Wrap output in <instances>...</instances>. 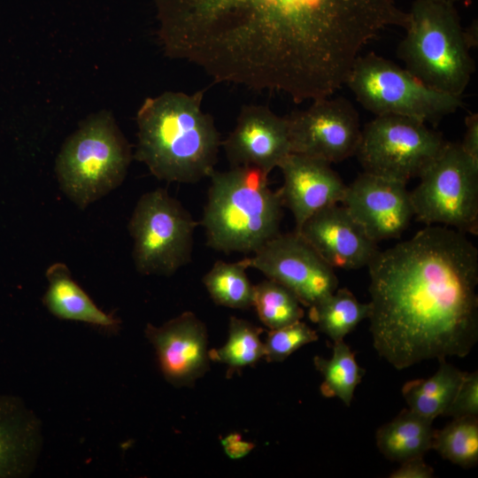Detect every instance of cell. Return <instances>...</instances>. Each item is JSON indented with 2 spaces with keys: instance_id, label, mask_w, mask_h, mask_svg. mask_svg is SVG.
I'll return each mask as SVG.
<instances>
[{
  "instance_id": "cell-1",
  "label": "cell",
  "mask_w": 478,
  "mask_h": 478,
  "mask_svg": "<svg viewBox=\"0 0 478 478\" xmlns=\"http://www.w3.org/2000/svg\"><path fill=\"white\" fill-rule=\"evenodd\" d=\"M166 56L216 82L294 102L338 90L377 35L382 0H155Z\"/></svg>"
},
{
  "instance_id": "cell-2",
  "label": "cell",
  "mask_w": 478,
  "mask_h": 478,
  "mask_svg": "<svg viewBox=\"0 0 478 478\" xmlns=\"http://www.w3.org/2000/svg\"><path fill=\"white\" fill-rule=\"evenodd\" d=\"M368 320L378 355L397 370L467 356L478 341V250L431 225L367 266Z\"/></svg>"
},
{
  "instance_id": "cell-3",
  "label": "cell",
  "mask_w": 478,
  "mask_h": 478,
  "mask_svg": "<svg viewBox=\"0 0 478 478\" xmlns=\"http://www.w3.org/2000/svg\"><path fill=\"white\" fill-rule=\"evenodd\" d=\"M203 96V91H166L139 108L135 158L158 179L195 183L215 170L222 141L202 109Z\"/></svg>"
},
{
  "instance_id": "cell-4",
  "label": "cell",
  "mask_w": 478,
  "mask_h": 478,
  "mask_svg": "<svg viewBox=\"0 0 478 478\" xmlns=\"http://www.w3.org/2000/svg\"><path fill=\"white\" fill-rule=\"evenodd\" d=\"M268 175L252 166L212 172L201 220L209 247L253 253L280 233L283 205Z\"/></svg>"
},
{
  "instance_id": "cell-5",
  "label": "cell",
  "mask_w": 478,
  "mask_h": 478,
  "mask_svg": "<svg viewBox=\"0 0 478 478\" xmlns=\"http://www.w3.org/2000/svg\"><path fill=\"white\" fill-rule=\"evenodd\" d=\"M397 47L405 68L425 85L462 96L475 70L473 46L454 4L415 0Z\"/></svg>"
},
{
  "instance_id": "cell-6",
  "label": "cell",
  "mask_w": 478,
  "mask_h": 478,
  "mask_svg": "<svg viewBox=\"0 0 478 478\" xmlns=\"http://www.w3.org/2000/svg\"><path fill=\"white\" fill-rule=\"evenodd\" d=\"M131 161L127 141L112 113L86 118L64 143L55 164L61 190L80 209L118 188Z\"/></svg>"
},
{
  "instance_id": "cell-7",
  "label": "cell",
  "mask_w": 478,
  "mask_h": 478,
  "mask_svg": "<svg viewBox=\"0 0 478 478\" xmlns=\"http://www.w3.org/2000/svg\"><path fill=\"white\" fill-rule=\"evenodd\" d=\"M344 85L375 116L398 115L436 126L463 104L461 96L425 85L405 67L374 52L357 57Z\"/></svg>"
},
{
  "instance_id": "cell-8",
  "label": "cell",
  "mask_w": 478,
  "mask_h": 478,
  "mask_svg": "<svg viewBox=\"0 0 478 478\" xmlns=\"http://www.w3.org/2000/svg\"><path fill=\"white\" fill-rule=\"evenodd\" d=\"M197 224L165 189L143 194L128 222L136 270L144 275L170 276L189 264Z\"/></svg>"
},
{
  "instance_id": "cell-9",
  "label": "cell",
  "mask_w": 478,
  "mask_h": 478,
  "mask_svg": "<svg viewBox=\"0 0 478 478\" xmlns=\"http://www.w3.org/2000/svg\"><path fill=\"white\" fill-rule=\"evenodd\" d=\"M410 192L416 220L464 234L478 233V163L447 142Z\"/></svg>"
},
{
  "instance_id": "cell-10",
  "label": "cell",
  "mask_w": 478,
  "mask_h": 478,
  "mask_svg": "<svg viewBox=\"0 0 478 478\" xmlns=\"http://www.w3.org/2000/svg\"><path fill=\"white\" fill-rule=\"evenodd\" d=\"M445 143L424 122L379 115L361 130L355 155L364 172L406 183L420 175Z\"/></svg>"
},
{
  "instance_id": "cell-11",
  "label": "cell",
  "mask_w": 478,
  "mask_h": 478,
  "mask_svg": "<svg viewBox=\"0 0 478 478\" xmlns=\"http://www.w3.org/2000/svg\"><path fill=\"white\" fill-rule=\"evenodd\" d=\"M291 153L329 164L355 155L361 128L358 113L345 97H322L286 116Z\"/></svg>"
},
{
  "instance_id": "cell-12",
  "label": "cell",
  "mask_w": 478,
  "mask_h": 478,
  "mask_svg": "<svg viewBox=\"0 0 478 478\" xmlns=\"http://www.w3.org/2000/svg\"><path fill=\"white\" fill-rule=\"evenodd\" d=\"M249 263L308 307L338 288L334 268L296 231L277 234L253 252Z\"/></svg>"
},
{
  "instance_id": "cell-13",
  "label": "cell",
  "mask_w": 478,
  "mask_h": 478,
  "mask_svg": "<svg viewBox=\"0 0 478 478\" xmlns=\"http://www.w3.org/2000/svg\"><path fill=\"white\" fill-rule=\"evenodd\" d=\"M341 204L375 243L399 237L414 217L406 183L366 172L347 186Z\"/></svg>"
},
{
  "instance_id": "cell-14",
  "label": "cell",
  "mask_w": 478,
  "mask_h": 478,
  "mask_svg": "<svg viewBox=\"0 0 478 478\" xmlns=\"http://www.w3.org/2000/svg\"><path fill=\"white\" fill-rule=\"evenodd\" d=\"M144 334L173 386L192 387L209 370L207 329L193 312H184L160 326L147 324Z\"/></svg>"
},
{
  "instance_id": "cell-15",
  "label": "cell",
  "mask_w": 478,
  "mask_h": 478,
  "mask_svg": "<svg viewBox=\"0 0 478 478\" xmlns=\"http://www.w3.org/2000/svg\"><path fill=\"white\" fill-rule=\"evenodd\" d=\"M221 146L231 166H252L269 174L291 153L287 118L264 105H244Z\"/></svg>"
},
{
  "instance_id": "cell-16",
  "label": "cell",
  "mask_w": 478,
  "mask_h": 478,
  "mask_svg": "<svg viewBox=\"0 0 478 478\" xmlns=\"http://www.w3.org/2000/svg\"><path fill=\"white\" fill-rule=\"evenodd\" d=\"M295 231L332 268L353 270L367 266L379 252L377 243L343 204L319 211Z\"/></svg>"
},
{
  "instance_id": "cell-17",
  "label": "cell",
  "mask_w": 478,
  "mask_h": 478,
  "mask_svg": "<svg viewBox=\"0 0 478 478\" xmlns=\"http://www.w3.org/2000/svg\"><path fill=\"white\" fill-rule=\"evenodd\" d=\"M278 168L283 176L279 193L282 205L293 214L295 230L319 211L342 203L347 185L331 164L290 153Z\"/></svg>"
},
{
  "instance_id": "cell-18",
  "label": "cell",
  "mask_w": 478,
  "mask_h": 478,
  "mask_svg": "<svg viewBox=\"0 0 478 478\" xmlns=\"http://www.w3.org/2000/svg\"><path fill=\"white\" fill-rule=\"evenodd\" d=\"M42 445V425L36 413L21 397L0 394V478L30 476Z\"/></svg>"
},
{
  "instance_id": "cell-19",
  "label": "cell",
  "mask_w": 478,
  "mask_h": 478,
  "mask_svg": "<svg viewBox=\"0 0 478 478\" xmlns=\"http://www.w3.org/2000/svg\"><path fill=\"white\" fill-rule=\"evenodd\" d=\"M45 277L48 287L42 303L53 316L107 329H116L119 327V320L98 308L73 279L66 264H52L46 270Z\"/></svg>"
},
{
  "instance_id": "cell-20",
  "label": "cell",
  "mask_w": 478,
  "mask_h": 478,
  "mask_svg": "<svg viewBox=\"0 0 478 478\" xmlns=\"http://www.w3.org/2000/svg\"><path fill=\"white\" fill-rule=\"evenodd\" d=\"M435 432L432 420L405 409L377 429L375 441L387 459L401 463L424 457L432 449Z\"/></svg>"
},
{
  "instance_id": "cell-21",
  "label": "cell",
  "mask_w": 478,
  "mask_h": 478,
  "mask_svg": "<svg viewBox=\"0 0 478 478\" xmlns=\"http://www.w3.org/2000/svg\"><path fill=\"white\" fill-rule=\"evenodd\" d=\"M464 374L445 359L439 360L438 369L433 375L403 385L401 391L408 409L432 420L444 415Z\"/></svg>"
},
{
  "instance_id": "cell-22",
  "label": "cell",
  "mask_w": 478,
  "mask_h": 478,
  "mask_svg": "<svg viewBox=\"0 0 478 478\" xmlns=\"http://www.w3.org/2000/svg\"><path fill=\"white\" fill-rule=\"evenodd\" d=\"M309 308L311 320L333 343L343 340L370 312L369 303L359 302L346 288H337Z\"/></svg>"
},
{
  "instance_id": "cell-23",
  "label": "cell",
  "mask_w": 478,
  "mask_h": 478,
  "mask_svg": "<svg viewBox=\"0 0 478 478\" xmlns=\"http://www.w3.org/2000/svg\"><path fill=\"white\" fill-rule=\"evenodd\" d=\"M249 258L236 262L217 260L203 277L212 300L218 305L233 309L252 306L254 285L247 275Z\"/></svg>"
},
{
  "instance_id": "cell-24",
  "label": "cell",
  "mask_w": 478,
  "mask_h": 478,
  "mask_svg": "<svg viewBox=\"0 0 478 478\" xmlns=\"http://www.w3.org/2000/svg\"><path fill=\"white\" fill-rule=\"evenodd\" d=\"M315 368L323 377L320 392L325 397H337L350 406L365 370L356 361L355 353L343 340L335 342L330 358L316 356Z\"/></svg>"
},
{
  "instance_id": "cell-25",
  "label": "cell",
  "mask_w": 478,
  "mask_h": 478,
  "mask_svg": "<svg viewBox=\"0 0 478 478\" xmlns=\"http://www.w3.org/2000/svg\"><path fill=\"white\" fill-rule=\"evenodd\" d=\"M262 329L250 321L232 316L226 343L209 351L210 359L227 366L229 371L252 366L265 358V346L259 335Z\"/></svg>"
},
{
  "instance_id": "cell-26",
  "label": "cell",
  "mask_w": 478,
  "mask_h": 478,
  "mask_svg": "<svg viewBox=\"0 0 478 478\" xmlns=\"http://www.w3.org/2000/svg\"><path fill=\"white\" fill-rule=\"evenodd\" d=\"M301 302L282 284L271 279L254 285L252 306L270 330L295 323L304 316Z\"/></svg>"
},
{
  "instance_id": "cell-27",
  "label": "cell",
  "mask_w": 478,
  "mask_h": 478,
  "mask_svg": "<svg viewBox=\"0 0 478 478\" xmlns=\"http://www.w3.org/2000/svg\"><path fill=\"white\" fill-rule=\"evenodd\" d=\"M432 448L444 459L463 468L478 463V417L455 418L436 430Z\"/></svg>"
},
{
  "instance_id": "cell-28",
  "label": "cell",
  "mask_w": 478,
  "mask_h": 478,
  "mask_svg": "<svg viewBox=\"0 0 478 478\" xmlns=\"http://www.w3.org/2000/svg\"><path fill=\"white\" fill-rule=\"evenodd\" d=\"M317 340L316 331L301 320L272 329L264 342L265 358L269 362H282L299 348Z\"/></svg>"
},
{
  "instance_id": "cell-29",
  "label": "cell",
  "mask_w": 478,
  "mask_h": 478,
  "mask_svg": "<svg viewBox=\"0 0 478 478\" xmlns=\"http://www.w3.org/2000/svg\"><path fill=\"white\" fill-rule=\"evenodd\" d=\"M455 418L478 417V373L465 372L457 392L444 412Z\"/></svg>"
},
{
  "instance_id": "cell-30",
  "label": "cell",
  "mask_w": 478,
  "mask_h": 478,
  "mask_svg": "<svg viewBox=\"0 0 478 478\" xmlns=\"http://www.w3.org/2000/svg\"><path fill=\"white\" fill-rule=\"evenodd\" d=\"M433 468L428 465L423 457H415L400 463V466L392 472L390 478H431Z\"/></svg>"
},
{
  "instance_id": "cell-31",
  "label": "cell",
  "mask_w": 478,
  "mask_h": 478,
  "mask_svg": "<svg viewBox=\"0 0 478 478\" xmlns=\"http://www.w3.org/2000/svg\"><path fill=\"white\" fill-rule=\"evenodd\" d=\"M466 131L459 143L464 152L478 163V114L470 113L465 118Z\"/></svg>"
},
{
  "instance_id": "cell-32",
  "label": "cell",
  "mask_w": 478,
  "mask_h": 478,
  "mask_svg": "<svg viewBox=\"0 0 478 478\" xmlns=\"http://www.w3.org/2000/svg\"><path fill=\"white\" fill-rule=\"evenodd\" d=\"M444 1H447V2H450V3H451V4H456V3H458V2H461V1H466V0H444Z\"/></svg>"
}]
</instances>
